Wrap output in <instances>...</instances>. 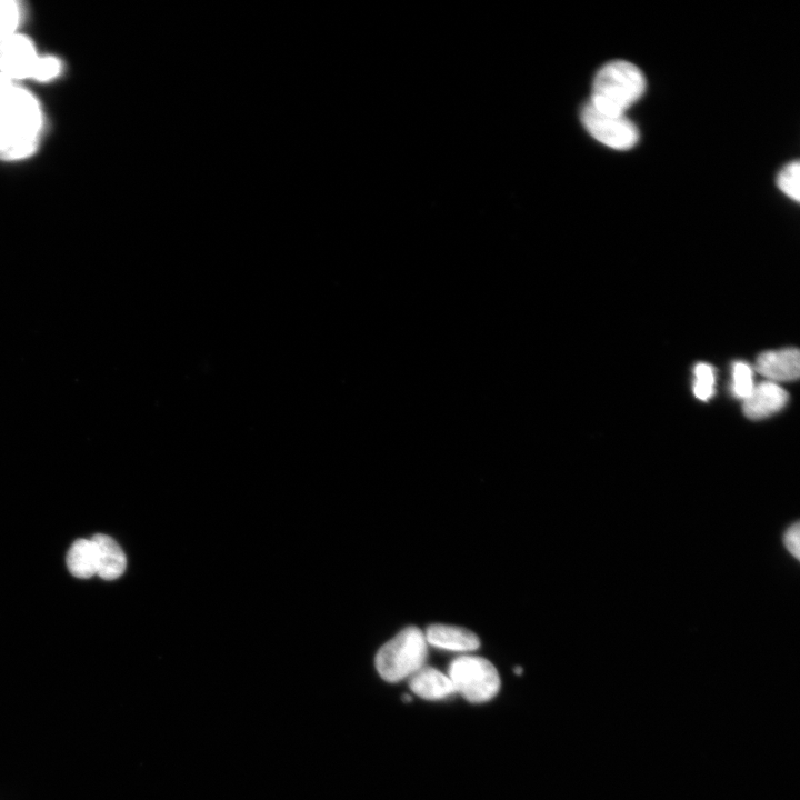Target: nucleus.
I'll return each instance as SVG.
<instances>
[{"mask_svg":"<svg viewBox=\"0 0 800 800\" xmlns=\"http://www.w3.org/2000/svg\"><path fill=\"white\" fill-rule=\"evenodd\" d=\"M43 119L40 106L28 90L0 73V159L32 156L40 141Z\"/></svg>","mask_w":800,"mask_h":800,"instance_id":"f257e3e1","label":"nucleus"},{"mask_svg":"<svg viewBox=\"0 0 800 800\" xmlns=\"http://www.w3.org/2000/svg\"><path fill=\"white\" fill-rule=\"evenodd\" d=\"M646 91L642 71L626 60L603 64L594 76L589 102L599 111L624 114Z\"/></svg>","mask_w":800,"mask_h":800,"instance_id":"f03ea898","label":"nucleus"},{"mask_svg":"<svg viewBox=\"0 0 800 800\" xmlns=\"http://www.w3.org/2000/svg\"><path fill=\"white\" fill-rule=\"evenodd\" d=\"M428 642L418 627H407L386 642L377 652L376 668L388 682L411 677L424 666Z\"/></svg>","mask_w":800,"mask_h":800,"instance_id":"7ed1b4c3","label":"nucleus"},{"mask_svg":"<svg viewBox=\"0 0 800 800\" xmlns=\"http://www.w3.org/2000/svg\"><path fill=\"white\" fill-rule=\"evenodd\" d=\"M456 693H460L472 703H481L494 698L501 686L496 667L486 658L460 656L451 661L448 669Z\"/></svg>","mask_w":800,"mask_h":800,"instance_id":"20e7f679","label":"nucleus"},{"mask_svg":"<svg viewBox=\"0 0 800 800\" xmlns=\"http://www.w3.org/2000/svg\"><path fill=\"white\" fill-rule=\"evenodd\" d=\"M580 120L592 138L611 149L629 150L639 140L637 126L626 114L599 111L589 101L580 110Z\"/></svg>","mask_w":800,"mask_h":800,"instance_id":"39448f33","label":"nucleus"},{"mask_svg":"<svg viewBox=\"0 0 800 800\" xmlns=\"http://www.w3.org/2000/svg\"><path fill=\"white\" fill-rule=\"evenodd\" d=\"M32 41L19 33L6 38L0 53V73L12 81L32 79L39 61Z\"/></svg>","mask_w":800,"mask_h":800,"instance_id":"423d86ee","label":"nucleus"},{"mask_svg":"<svg viewBox=\"0 0 800 800\" xmlns=\"http://www.w3.org/2000/svg\"><path fill=\"white\" fill-rule=\"evenodd\" d=\"M757 371L771 382L796 380L800 373V356L794 348L766 351L756 362Z\"/></svg>","mask_w":800,"mask_h":800,"instance_id":"0eeeda50","label":"nucleus"},{"mask_svg":"<svg viewBox=\"0 0 800 800\" xmlns=\"http://www.w3.org/2000/svg\"><path fill=\"white\" fill-rule=\"evenodd\" d=\"M788 401V393L779 384L766 381L754 386L743 400L744 414L753 420L769 417L781 410Z\"/></svg>","mask_w":800,"mask_h":800,"instance_id":"6e6552de","label":"nucleus"},{"mask_svg":"<svg viewBox=\"0 0 800 800\" xmlns=\"http://www.w3.org/2000/svg\"><path fill=\"white\" fill-rule=\"evenodd\" d=\"M424 636L429 644L449 651L469 652L480 647L478 636L462 627L431 624Z\"/></svg>","mask_w":800,"mask_h":800,"instance_id":"1a4fd4ad","label":"nucleus"},{"mask_svg":"<svg viewBox=\"0 0 800 800\" xmlns=\"http://www.w3.org/2000/svg\"><path fill=\"white\" fill-rule=\"evenodd\" d=\"M413 693L427 700H442L456 693L450 678L432 667H422L410 677Z\"/></svg>","mask_w":800,"mask_h":800,"instance_id":"9d476101","label":"nucleus"},{"mask_svg":"<svg viewBox=\"0 0 800 800\" xmlns=\"http://www.w3.org/2000/svg\"><path fill=\"white\" fill-rule=\"evenodd\" d=\"M91 540L97 550V574L103 580H114L126 570L127 558L120 546L109 536L97 533Z\"/></svg>","mask_w":800,"mask_h":800,"instance_id":"9b49d317","label":"nucleus"},{"mask_svg":"<svg viewBox=\"0 0 800 800\" xmlns=\"http://www.w3.org/2000/svg\"><path fill=\"white\" fill-rule=\"evenodd\" d=\"M67 567L77 578L88 579L97 574V550L91 539L76 540L67 553Z\"/></svg>","mask_w":800,"mask_h":800,"instance_id":"f8f14e48","label":"nucleus"},{"mask_svg":"<svg viewBox=\"0 0 800 800\" xmlns=\"http://www.w3.org/2000/svg\"><path fill=\"white\" fill-rule=\"evenodd\" d=\"M23 8L14 0H0V37L17 33L23 19Z\"/></svg>","mask_w":800,"mask_h":800,"instance_id":"ddd939ff","label":"nucleus"},{"mask_svg":"<svg viewBox=\"0 0 800 800\" xmlns=\"http://www.w3.org/2000/svg\"><path fill=\"white\" fill-rule=\"evenodd\" d=\"M778 188L794 201L800 200V164L792 161L784 166L777 177Z\"/></svg>","mask_w":800,"mask_h":800,"instance_id":"4468645a","label":"nucleus"},{"mask_svg":"<svg viewBox=\"0 0 800 800\" xmlns=\"http://www.w3.org/2000/svg\"><path fill=\"white\" fill-rule=\"evenodd\" d=\"M693 393L700 400H708L714 393V372L711 366L698 363L694 367Z\"/></svg>","mask_w":800,"mask_h":800,"instance_id":"2eb2a0df","label":"nucleus"},{"mask_svg":"<svg viewBox=\"0 0 800 800\" xmlns=\"http://www.w3.org/2000/svg\"><path fill=\"white\" fill-rule=\"evenodd\" d=\"M753 378L750 366L746 362L738 361L733 364L732 369V392L733 394L744 400L752 391Z\"/></svg>","mask_w":800,"mask_h":800,"instance_id":"dca6fc26","label":"nucleus"},{"mask_svg":"<svg viewBox=\"0 0 800 800\" xmlns=\"http://www.w3.org/2000/svg\"><path fill=\"white\" fill-rule=\"evenodd\" d=\"M61 72V62L56 57H40L32 79L46 82L54 79Z\"/></svg>","mask_w":800,"mask_h":800,"instance_id":"f3484780","label":"nucleus"},{"mask_svg":"<svg viewBox=\"0 0 800 800\" xmlns=\"http://www.w3.org/2000/svg\"><path fill=\"white\" fill-rule=\"evenodd\" d=\"M782 542L787 551L798 560L800 558V524L798 521L784 530Z\"/></svg>","mask_w":800,"mask_h":800,"instance_id":"a211bd4d","label":"nucleus"},{"mask_svg":"<svg viewBox=\"0 0 800 800\" xmlns=\"http://www.w3.org/2000/svg\"><path fill=\"white\" fill-rule=\"evenodd\" d=\"M8 37H9V36H8ZM6 38H7V37H0V53H1L2 46H3V42H4Z\"/></svg>","mask_w":800,"mask_h":800,"instance_id":"6ab92c4d","label":"nucleus"},{"mask_svg":"<svg viewBox=\"0 0 800 800\" xmlns=\"http://www.w3.org/2000/svg\"><path fill=\"white\" fill-rule=\"evenodd\" d=\"M514 671H516L518 674H520V673H521V668L518 667V668L514 669Z\"/></svg>","mask_w":800,"mask_h":800,"instance_id":"aec40b11","label":"nucleus"},{"mask_svg":"<svg viewBox=\"0 0 800 800\" xmlns=\"http://www.w3.org/2000/svg\"><path fill=\"white\" fill-rule=\"evenodd\" d=\"M403 699H404L406 701H410V700H411V698H410L409 696H404Z\"/></svg>","mask_w":800,"mask_h":800,"instance_id":"412c9836","label":"nucleus"}]
</instances>
